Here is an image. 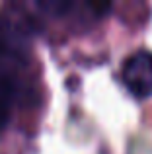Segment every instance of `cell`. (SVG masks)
<instances>
[{
    "mask_svg": "<svg viewBox=\"0 0 152 154\" xmlns=\"http://www.w3.org/2000/svg\"><path fill=\"white\" fill-rule=\"evenodd\" d=\"M23 94V82L20 78V59L0 55V131L10 119L12 105Z\"/></svg>",
    "mask_w": 152,
    "mask_h": 154,
    "instance_id": "1",
    "label": "cell"
},
{
    "mask_svg": "<svg viewBox=\"0 0 152 154\" xmlns=\"http://www.w3.org/2000/svg\"><path fill=\"white\" fill-rule=\"evenodd\" d=\"M123 82L137 98L152 96V53L137 51L123 64Z\"/></svg>",
    "mask_w": 152,
    "mask_h": 154,
    "instance_id": "2",
    "label": "cell"
},
{
    "mask_svg": "<svg viewBox=\"0 0 152 154\" xmlns=\"http://www.w3.org/2000/svg\"><path fill=\"white\" fill-rule=\"evenodd\" d=\"M31 35V26L27 20H16L0 14V55L18 57L26 49Z\"/></svg>",
    "mask_w": 152,
    "mask_h": 154,
    "instance_id": "3",
    "label": "cell"
},
{
    "mask_svg": "<svg viewBox=\"0 0 152 154\" xmlns=\"http://www.w3.org/2000/svg\"><path fill=\"white\" fill-rule=\"evenodd\" d=\"M39 8H41L43 12L53 14V16H62L66 10L72 8V4L70 2H39Z\"/></svg>",
    "mask_w": 152,
    "mask_h": 154,
    "instance_id": "4",
    "label": "cell"
}]
</instances>
